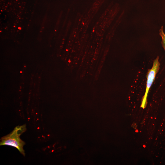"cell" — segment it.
I'll return each instance as SVG.
<instances>
[{
    "mask_svg": "<svg viewBox=\"0 0 165 165\" xmlns=\"http://www.w3.org/2000/svg\"><path fill=\"white\" fill-rule=\"evenodd\" d=\"M159 57L157 56L154 60L152 67L151 69L148 70L147 74V81L145 94L143 97L141 107L145 108L147 105L148 94L154 81L155 77L160 69V64L159 61Z\"/></svg>",
    "mask_w": 165,
    "mask_h": 165,
    "instance_id": "obj_2",
    "label": "cell"
},
{
    "mask_svg": "<svg viewBox=\"0 0 165 165\" xmlns=\"http://www.w3.org/2000/svg\"><path fill=\"white\" fill-rule=\"evenodd\" d=\"M163 26H162L159 30V35L161 37V44L165 51V34L163 31Z\"/></svg>",
    "mask_w": 165,
    "mask_h": 165,
    "instance_id": "obj_3",
    "label": "cell"
},
{
    "mask_svg": "<svg viewBox=\"0 0 165 165\" xmlns=\"http://www.w3.org/2000/svg\"><path fill=\"white\" fill-rule=\"evenodd\" d=\"M26 129L25 124L16 127L10 134L1 138L0 145H7L14 147L24 156L25 153L23 147L25 143L20 137Z\"/></svg>",
    "mask_w": 165,
    "mask_h": 165,
    "instance_id": "obj_1",
    "label": "cell"
}]
</instances>
